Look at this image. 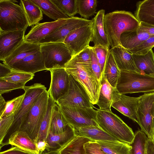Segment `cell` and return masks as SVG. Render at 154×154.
<instances>
[{"label": "cell", "mask_w": 154, "mask_h": 154, "mask_svg": "<svg viewBox=\"0 0 154 154\" xmlns=\"http://www.w3.org/2000/svg\"><path fill=\"white\" fill-rule=\"evenodd\" d=\"M44 85L36 83L30 86H25L24 98L18 110L15 114L14 120L0 148L8 145V140L14 133L20 130L23 122L34 104L40 96L46 90Z\"/></svg>", "instance_id": "obj_5"}, {"label": "cell", "mask_w": 154, "mask_h": 154, "mask_svg": "<svg viewBox=\"0 0 154 154\" xmlns=\"http://www.w3.org/2000/svg\"><path fill=\"white\" fill-rule=\"evenodd\" d=\"M25 85L24 84L11 82L0 79V95L17 89H23L25 86Z\"/></svg>", "instance_id": "obj_45"}, {"label": "cell", "mask_w": 154, "mask_h": 154, "mask_svg": "<svg viewBox=\"0 0 154 154\" xmlns=\"http://www.w3.org/2000/svg\"><path fill=\"white\" fill-rule=\"evenodd\" d=\"M120 72L121 70L109 50L104 67L103 75L106 77L109 84L112 87L116 88Z\"/></svg>", "instance_id": "obj_31"}, {"label": "cell", "mask_w": 154, "mask_h": 154, "mask_svg": "<svg viewBox=\"0 0 154 154\" xmlns=\"http://www.w3.org/2000/svg\"><path fill=\"white\" fill-rule=\"evenodd\" d=\"M6 104V101H5L2 95H0V116L2 114L4 111Z\"/></svg>", "instance_id": "obj_53"}, {"label": "cell", "mask_w": 154, "mask_h": 154, "mask_svg": "<svg viewBox=\"0 0 154 154\" xmlns=\"http://www.w3.org/2000/svg\"><path fill=\"white\" fill-rule=\"evenodd\" d=\"M148 139L141 130L136 131L132 143L129 144L131 147L130 154H145L146 144Z\"/></svg>", "instance_id": "obj_36"}, {"label": "cell", "mask_w": 154, "mask_h": 154, "mask_svg": "<svg viewBox=\"0 0 154 154\" xmlns=\"http://www.w3.org/2000/svg\"><path fill=\"white\" fill-rule=\"evenodd\" d=\"M51 82L48 91L50 96L56 102L67 92L69 85V75L65 68L49 69Z\"/></svg>", "instance_id": "obj_14"}, {"label": "cell", "mask_w": 154, "mask_h": 154, "mask_svg": "<svg viewBox=\"0 0 154 154\" xmlns=\"http://www.w3.org/2000/svg\"><path fill=\"white\" fill-rule=\"evenodd\" d=\"M49 96L47 90L40 96L31 108L19 131L25 132L34 141L45 115Z\"/></svg>", "instance_id": "obj_6"}, {"label": "cell", "mask_w": 154, "mask_h": 154, "mask_svg": "<svg viewBox=\"0 0 154 154\" xmlns=\"http://www.w3.org/2000/svg\"><path fill=\"white\" fill-rule=\"evenodd\" d=\"M10 68L12 69L33 74L38 72L46 70L40 49L15 63Z\"/></svg>", "instance_id": "obj_18"}, {"label": "cell", "mask_w": 154, "mask_h": 154, "mask_svg": "<svg viewBox=\"0 0 154 154\" xmlns=\"http://www.w3.org/2000/svg\"><path fill=\"white\" fill-rule=\"evenodd\" d=\"M30 0L39 8L44 14L54 21L69 18L51 0Z\"/></svg>", "instance_id": "obj_29"}, {"label": "cell", "mask_w": 154, "mask_h": 154, "mask_svg": "<svg viewBox=\"0 0 154 154\" xmlns=\"http://www.w3.org/2000/svg\"><path fill=\"white\" fill-rule=\"evenodd\" d=\"M76 136L74 128L69 124L62 133L55 134L50 131L47 140L48 147L46 150L47 152L59 151Z\"/></svg>", "instance_id": "obj_19"}, {"label": "cell", "mask_w": 154, "mask_h": 154, "mask_svg": "<svg viewBox=\"0 0 154 154\" xmlns=\"http://www.w3.org/2000/svg\"><path fill=\"white\" fill-rule=\"evenodd\" d=\"M20 4L25 14L29 26L36 25L42 19L41 10L30 0H21Z\"/></svg>", "instance_id": "obj_30"}, {"label": "cell", "mask_w": 154, "mask_h": 154, "mask_svg": "<svg viewBox=\"0 0 154 154\" xmlns=\"http://www.w3.org/2000/svg\"><path fill=\"white\" fill-rule=\"evenodd\" d=\"M16 0H0V32L26 31L28 23L22 7Z\"/></svg>", "instance_id": "obj_2"}, {"label": "cell", "mask_w": 154, "mask_h": 154, "mask_svg": "<svg viewBox=\"0 0 154 154\" xmlns=\"http://www.w3.org/2000/svg\"><path fill=\"white\" fill-rule=\"evenodd\" d=\"M68 123L56 102L52 113L50 126V131L55 134L63 132Z\"/></svg>", "instance_id": "obj_35"}, {"label": "cell", "mask_w": 154, "mask_h": 154, "mask_svg": "<svg viewBox=\"0 0 154 154\" xmlns=\"http://www.w3.org/2000/svg\"><path fill=\"white\" fill-rule=\"evenodd\" d=\"M93 33L92 21L90 24L81 27L70 32L63 43L67 46L73 56L90 46Z\"/></svg>", "instance_id": "obj_12"}, {"label": "cell", "mask_w": 154, "mask_h": 154, "mask_svg": "<svg viewBox=\"0 0 154 154\" xmlns=\"http://www.w3.org/2000/svg\"><path fill=\"white\" fill-rule=\"evenodd\" d=\"M138 27L133 30L125 32L121 35V45L127 51L134 49L149 38L154 36L139 31Z\"/></svg>", "instance_id": "obj_25"}, {"label": "cell", "mask_w": 154, "mask_h": 154, "mask_svg": "<svg viewBox=\"0 0 154 154\" xmlns=\"http://www.w3.org/2000/svg\"><path fill=\"white\" fill-rule=\"evenodd\" d=\"M59 106L68 124L74 128L89 126H99L97 120V110L93 107Z\"/></svg>", "instance_id": "obj_10"}, {"label": "cell", "mask_w": 154, "mask_h": 154, "mask_svg": "<svg viewBox=\"0 0 154 154\" xmlns=\"http://www.w3.org/2000/svg\"><path fill=\"white\" fill-rule=\"evenodd\" d=\"M138 30L141 32L154 35V25L143 22H140L138 27Z\"/></svg>", "instance_id": "obj_48"}, {"label": "cell", "mask_w": 154, "mask_h": 154, "mask_svg": "<svg viewBox=\"0 0 154 154\" xmlns=\"http://www.w3.org/2000/svg\"></svg>", "instance_id": "obj_56"}, {"label": "cell", "mask_w": 154, "mask_h": 154, "mask_svg": "<svg viewBox=\"0 0 154 154\" xmlns=\"http://www.w3.org/2000/svg\"><path fill=\"white\" fill-rule=\"evenodd\" d=\"M101 149L107 154H130L129 144L120 141H96Z\"/></svg>", "instance_id": "obj_32"}, {"label": "cell", "mask_w": 154, "mask_h": 154, "mask_svg": "<svg viewBox=\"0 0 154 154\" xmlns=\"http://www.w3.org/2000/svg\"><path fill=\"white\" fill-rule=\"evenodd\" d=\"M41 44L24 41L10 55L4 60L3 63L10 68L15 63L23 60L29 55L40 49Z\"/></svg>", "instance_id": "obj_23"}, {"label": "cell", "mask_w": 154, "mask_h": 154, "mask_svg": "<svg viewBox=\"0 0 154 154\" xmlns=\"http://www.w3.org/2000/svg\"><path fill=\"white\" fill-rule=\"evenodd\" d=\"M140 97L137 112V123L141 131L149 139H152V126L154 107V92L144 93Z\"/></svg>", "instance_id": "obj_11"}, {"label": "cell", "mask_w": 154, "mask_h": 154, "mask_svg": "<svg viewBox=\"0 0 154 154\" xmlns=\"http://www.w3.org/2000/svg\"><path fill=\"white\" fill-rule=\"evenodd\" d=\"M152 139V140H153V142H154V137Z\"/></svg>", "instance_id": "obj_55"}, {"label": "cell", "mask_w": 154, "mask_h": 154, "mask_svg": "<svg viewBox=\"0 0 154 154\" xmlns=\"http://www.w3.org/2000/svg\"><path fill=\"white\" fill-rule=\"evenodd\" d=\"M100 82V89L96 104L100 110L111 111L112 105L119 100L122 94L109 84L105 76L102 77Z\"/></svg>", "instance_id": "obj_17"}, {"label": "cell", "mask_w": 154, "mask_h": 154, "mask_svg": "<svg viewBox=\"0 0 154 154\" xmlns=\"http://www.w3.org/2000/svg\"><path fill=\"white\" fill-rule=\"evenodd\" d=\"M134 16L140 23L154 25V0L137 2Z\"/></svg>", "instance_id": "obj_27"}, {"label": "cell", "mask_w": 154, "mask_h": 154, "mask_svg": "<svg viewBox=\"0 0 154 154\" xmlns=\"http://www.w3.org/2000/svg\"><path fill=\"white\" fill-rule=\"evenodd\" d=\"M24 96V93L19 96L6 101L5 109L2 114L0 116V118L12 114L15 115L21 104Z\"/></svg>", "instance_id": "obj_41"}, {"label": "cell", "mask_w": 154, "mask_h": 154, "mask_svg": "<svg viewBox=\"0 0 154 154\" xmlns=\"http://www.w3.org/2000/svg\"><path fill=\"white\" fill-rule=\"evenodd\" d=\"M92 48L100 66L103 76L105 63L110 49L101 46H94Z\"/></svg>", "instance_id": "obj_44"}, {"label": "cell", "mask_w": 154, "mask_h": 154, "mask_svg": "<svg viewBox=\"0 0 154 154\" xmlns=\"http://www.w3.org/2000/svg\"><path fill=\"white\" fill-rule=\"evenodd\" d=\"M105 11L101 9L91 20L93 26V33L91 40L94 46H101L109 49V41L105 33L103 24Z\"/></svg>", "instance_id": "obj_20"}, {"label": "cell", "mask_w": 154, "mask_h": 154, "mask_svg": "<svg viewBox=\"0 0 154 154\" xmlns=\"http://www.w3.org/2000/svg\"><path fill=\"white\" fill-rule=\"evenodd\" d=\"M121 94L154 92V76L121 71L116 88Z\"/></svg>", "instance_id": "obj_4"}, {"label": "cell", "mask_w": 154, "mask_h": 154, "mask_svg": "<svg viewBox=\"0 0 154 154\" xmlns=\"http://www.w3.org/2000/svg\"><path fill=\"white\" fill-rule=\"evenodd\" d=\"M69 17L78 14L77 0H51Z\"/></svg>", "instance_id": "obj_40"}, {"label": "cell", "mask_w": 154, "mask_h": 154, "mask_svg": "<svg viewBox=\"0 0 154 154\" xmlns=\"http://www.w3.org/2000/svg\"><path fill=\"white\" fill-rule=\"evenodd\" d=\"M14 114L0 118V144L8 132L14 120Z\"/></svg>", "instance_id": "obj_43"}, {"label": "cell", "mask_w": 154, "mask_h": 154, "mask_svg": "<svg viewBox=\"0 0 154 154\" xmlns=\"http://www.w3.org/2000/svg\"><path fill=\"white\" fill-rule=\"evenodd\" d=\"M69 75L68 90L63 96L56 102V103L59 106L70 107L94 108L84 88L72 76Z\"/></svg>", "instance_id": "obj_9"}, {"label": "cell", "mask_w": 154, "mask_h": 154, "mask_svg": "<svg viewBox=\"0 0 154 154\" xmlns=\"http://www.w3.org/2000/svg\"><path fill=\"white\" fill-rule=\"evenodd\" d=\"M86 154H107L102 151L95 141H89L84 145Z\"/></svg>", "instance_id": "obj_47"}, {"label": "cell", "mask_w": 154, "mask_h": 154, "mask_svg": "<svg viewBox=\"0 0 154 154\" xmlns=\"http://www.w3.org/2000/svg\"><path fill=\"white\" fill-rule=\"evenodd\" d=\"M139 99L140 97H132L122 94L119 100L113 103L112 107L137 122Z\"/></svg>", "instance_id": "obj_21"}, {"label": "cell", "mask_w": 154, "mask_h": 154, "mask_svg": "<svg viewBox=\"0 0 154 154\" xmlns=\"http://www.w3.org/2000/svg\"><path fill=\"white\" fill-rule=\"evenodd\" d=\"M0 154H34L31 152L23 150L17 147L14 146L3 152H1Z\"/></svg>", "instance_id": "obj_49"}, {"label": "cell", "mask_w": 154, "mask_h": 154, "mask_svg": "<svg viewBox=\"0 0 154 154\" xmlns=\"http://www.w3.org/2000/svg\"><path fill=\"white\" fill-rule=\"evenodd\" d=\"M34 76V74L11 69L7 74L0 78V79L25 84L28 82L32 80Z\"/></svg>", "instance_id": "obj_39"}, {"label": "cell", "mask_w": 154, "mask_h": 154, "mask_svg": "<svg viewBox=\"0 0 154 154\" xmlns=\"http://www.w3.org/2000/svg\"><path fill=\"white\" fill-rule=\"evenodd\" d=\"M91 64V54L90 46L72 56L66 65H76L92 70Z\"/></svg>", "instance_id": "obj_38"}, {"label": "cell", "mask_w": 154, "mask_h": 154, "mask_svg": "<svg viewBox=\"0 0 154 154\" xmlns=\"http://www.w3.org/2000/svg\"><path fill=\"white\" fill-rule=\"evenodd\" d=\"M8 144L26 152L39 154L36 143L25 132L23 131H19L13 134L8 139Z\"/></svg>", "instance_id": "obj_24"}, {"label": "cell", "mask_w": 154, "mask_h": 154, "mask_svg": "<svg viewBox=\"0 0 154 154\" xmlns=\"http://www.w3.org/2000/svg\"><path fill=\"white\" fill-rule=\"evenodd\" d=\"M36 145L39 154H42L46 150L48 143L47 140H40L36 143Z\"/></svg>", "instance_id": "obj_50"}, {"label": "cell", "mask_w": 154, "mask_h": 154, "mask_svg": "<svg viewBox=\"0 0 154 154\" xmlns=\"http://www.w3.org/2000/svg\"><path fill=\"white\" fill-rule=\"evenodd\" d=\"M65 68L68 74L72 76L84 88L92 104H96L99 96L100 82L92 70L76 65H66Z\"/></svg>", "instance_id": "obj_8"}, {"label": "cell", "mask_w": 154, "mask_h": 154, "mask_svg": "<svg viewBox=\"0 0 154 154\" xmlns=\"http://www.w3.org/2000/svg\"><path fill=\"white\" fill-rule=\"evenodd\" d=\"M93 141L88 138L76 136L63 147L59 151V154H86L84 144Z\"/></svg>", "instance_id": "obj_34"}, {"label": "cell", "mask_w": 154, "mask_h": 154, "mask_svg": "<svg viewBox=\"0 0 154 154\" xmlns=\"http://www.w3.org/2000/svg\"><path fill=\"white\" fill-rule=\"evenodd\" d=\"M56 102L50 96L49 97L46 112L40 126L36 143L39 141L47 140L50 131L52 113Z\"/></svg>", "instance_id": "obj_33"}, {"label": "cell", "mask_w": 154, "mask_h": 154, "mask_svg": "<svg viewBox=\"0 0 154 154\" xmlns=\"http://www.w3.org/2000/svg\"><path fill=\"white\" fill-rule=\"evenodd\" d=\"M132 56L140 73L154 76V53L152 50L145 55L132 54Z\"/></svg>", "instance_id": "obj_28"}, {"label": "cell", "mask_w": 154, "mask_h": 154, "mask_svg": "<svg viewBox=\"0 0 154 154\" xmlns=\"http://www.w3.org/2000/svg\"><path fill=\"white\" fill-rule=\"evenodd\" d=\"M103 24L110 46L112 48L121 45V35L138 28L140 22L130 12L116 11L105 15Z\"/></svg>", "instance_id": "obj_1"}, {"label": "cell", "mask_w": 154, "mask_h": 154, "mask_svg": "<svg viewBox=\"0 0 154 154\" xmlns=\"http://www.w3.org/2000/svg\"><path fill=\"white\" fill-rule=\"evenodd\" d=\"M0 78L2 77L8 73L11 70V69L4 64L0 63Z\"/></svg>", "instance_id": "obj_52"}, {"label": "cell", "mask_w": 154, "mask_h": 154, "mask_svg": "<svg viewBox=\"0 0 154 154\" xmlns=\"http://www.w3.org/2000/svg\"><path fill=\"white\" fill-rule=\"evenodd\" d=\"M68 19L37 23L32 26L28 33L25 35L24 41L39 44L40 41L45 37L66 23Z\"/></svg>", "instance_id": "obj_15"}, {"label": "cell", "mask_w": 154, "mask_h": 154, "mask_svg": "<svg viewBox=\"0 0 154 154\" xmlns=\"http://www.w3.org/2000/svg\"><path fill=\"white\" fill-rule=\"evenodd\" d=\"M110 50L121 71H128L140 73L135 65L132 54L121 45L111 48Z\"/></svg>", "instance_id": "obj_22"}, {"label": "cell", "mask_w": 154, "mask_h": 154, "mask_svg": "<svg viewBox=\"0 0 154 154\" xmlns=\"http://www.w3.org/2000/svg\"><path fill=\"white\" fill-rule=\"evenodd\" d=\"M24 30L0 32V60L3 61L24 41Z\"/></svg>", "instance_id": "obj_16"}, {"label": "cell", "mask_w": 154, "mask_h": 154, "mask_svg": "<svg viewBox=\"0 0 154 154\" xmlns=\"http://www.w3.org/2000/svg\"><path fill=\"white\" fill-rule=\"evenodd\" d=\"M40 51L47 70L65 68L72 57L64 43L51 42L41 44Z\"/></svg>", "instance_id": "obj_7"}, {"label": "cell", "mask_w": 154, "mask_h": 154, "mask_svg": "<svg viewBox=\"0 0 154 154\" xmlns=\"http://www.w3.org/2000/svg\"><path fill=\"white\" fill-rule=\"evenodd\" d=\"M154 47V36L149 38L134 49L128 51L133 54L143 55L147 54Z\"/></svg>", "instance_id": "obj_42"}, {"label": "cell", "mask_w": 154, "mask_h": 154, "mask_svg": "<svg viewBox=\"0 0 154 154\" xmlns=\"http://www.w3.org/2000/svg\"><path fill=\"white\" fill-rule=\"evenodd\" d=\"M78 14L88 19L96 13L97 6V0H77Z\"/></svg>", "instance_id": "obj_37"}, {"label": "cell", "mask_w": 154, "mask_h": 154, "mask_svg": "<svg viewBox=\"0 0 154 154\" xmlns=\"http://www.w3.org/2000/svg\"><path fill=\"white\" fill-rule=\"evenodd\" d=\"M91 20L78 17H70L67 23L41 40L39 44L51 42H62L67 35L77 29L89 25Z\"/></svg>", "instance_id": "obj_13"}, {"label": "cell", "mask_w": 154, "mask_h": 154, "mask_svg": "<svg viewBox=\"0 0 154 154\" xmlns=\"http://www.w3.org/2000/svg\"><path fill=\"white\" fill-rule=\"evenodd\" d=\"M74 129L76 136L88 138L94 141H119L99 126H89Z\"/></svg>", "instance_id": "obj_26"}, {"label": "cell", "mask_w": 154, "mask_h": 154, "mask_svg": "<svg viewBox=\"0 0 154 154\" xmlns=\"http://www.w3.org/2000/svg\"><path fill=\"white\" fill-rule=\"evenodd\" d=\"M97 120L99 126L119 140L130 144L134 134L132 129L112 111L97 109Z\"/></svg>", "instance_id": "obj_3"}, {"label": "cell", "mask_w": 154, "mask_h": 154, "mask_svg": "<svg viewBox=\"0 0 154 154\" xmlns=\"http://www.w3.org/2000/svg\"><path fill=\"white\" fill-rule=\"evenodd\" d=\"M146 154H154V142L152 139H148L146 146Z\"/></svg>", "instance_id": "obj_51"}, {"label": "cell", "mask_w": 154, "mask_h": 154, "mask_svg": "<svg viewBox=\"0 0 154 154\" xmlns=\"http://www.w3.org/2000/svg\"><path fill=\"white\" fill-rule=\"evenodd\" d=\"M152 136L153 139V138L154 137V107L152 119Z\"/></svg>", "instance_id": "obj_54"}, {"label": "cell", "mask_w": 154, "mask_h": 154, "mask_svg": "<svg viewBox=\"0 0 154 154\" xmlns=\"http://www.w3.org/2000/svg\"><path fill=\"white\" fill-rule=\"evenodd\" d=\"M91 59V68L93 72L97 79L100 82L102 77L101 69L94 52L90 46Z\"/></svg>", "instance_id": "obj_46"}]
</instances>
